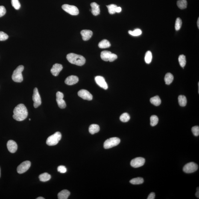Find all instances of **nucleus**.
I'll return each instance as SVG.
<instances>
[{
	"label": "nucleus",
	"mask_w": 199,
	"mask_h": 199,
	"mask_svg": "<svg viewBox=\"0 0 199 199\" xmlns=\"http://www.w3.org/2000/svg\"><path fill=\"white\" fill-rule=\"evenodd\" d=\"M197 198H199V187L197 188V191L196 193L195 194Z\"/></svg>",
	"instance_id": "nucleus-44"
},
{
	"label": "nucleus",
	"mask_w": 199,
	"mask_h": 199,
	"mask_svg": "<svg viewBox=\"0 0 199 199\" xmlns=\"http://www.w3.org/2000/svg\"><path fill=\"white\" fill-rule=\"evenodd\" d=\"M37 199H44V198L43 197H38V198H36Z\"/></svg>",
	"instance_id": "nucleus-46"
},
{
	"label": "nucleus",
	"mask_w": 199,
	"mask_h": 199,
	"mask_svg": "<svg viewBox=\"0 0 199 199\" xmlns=\"http://www.w3.org/2000/svg\"><path fill=\"white\" fill-rule=\"evenodd\" d=\"M62 69L63 66L62 65L59 63H55L53 65L51 70V72L52 75L56 77L58 75Z\"/></svg>",
	"instance_id": "nucleus-14"
},
{
	"label": "nucleus",
	"mask_w": 199,
	"mask_h": 199,
	"mask_svg": "<svg viewBox=\"0 0 199 199\" xmlns=\"http://www.w3.org/2000/svg\"><path fill=\"white\" fill-rule=\"evenodd\" d=\"M6 12L5 7L3 6H0V17L4 16Z\"/></svg>",
	"instance_id": "nucleus-40"
},
{
	"label": "nucleus",
	"mask_w": 199,
	"mask_h": 199,
	"mask_svg": "<svg viewBox=\"0 0 199 199\" xmlns=\"http://www.w3.org/2000/svg\"><path fill=\"white\" fill-rule=\"evenodd\" d=\"M191 130L194 136H198L199 135V127L198 126H194L192 127Z\"/></svg>",
	"instance_id": "nucleus-37"
},
{
	"label": "nucleus",
	"mask_w": 199,
	"mask_h": 199,
	"mask_svg": "<svg viewBox=\"0 0 199 199\" xmlns=\"http://www.w3.org/2000/svg\"><path fill=\"white\" fill-rule=\"evenodd\" d=\"M66 58L70 63L78 66H82L86 62V59L83 56L74 53L68 54Z\"/></svg>",
	"instance_id": "nucleus-2"
},
{
	"label": "nucleus",
	"mask_w": 199,
	"mask_h": 199,
	"mask_svg": "<svg viewBox=\"0 0 199 199\" xmlns=\"http://www.w3.org/2000/svg\"><path fill=\"white\" fill-rule=\"evenodd\" d=\"M117 55L113 54V53H112L110 60H109V61L112 62L114 61L115 60H116V59L117 58Z\"/></svg>",
	"instance_id": "nucleus-41"
},
{
	"label": "nucleus",
	"mask_w": 199,
	"mask_h": 199,
	"mask_svg": "<svg viewBox=\"0 0 199 199\" xmlns=\"http://www.w3.org/2000/svg\"><path fill=\"white\" fill-rule=\"evenodd\" d=\"M150 124L152 127L156 126L158 122L159 118L155 115H153L150 117Z\"/></svg>",
	"instance_id": "nucleus-30"
},
{
	"label": "nucleus",
	"mask_w": 199,
	"mask_h": 199,
	"mask_svg": "<svg viewBox=\"0 0 199 199\" xmlns=\"http://www.w3.org/2000/svg\"><path fill=\"white\" fill-rule=\"evenodd\" d=\"M145 159L142 157H138L133 159L130 162V165L134 168H138L143 166L145 164Z\"/></svg>",
	"instance_id": "nucleus-11"
},
{
	"label": "nucleus",
	"mask_w": 199,
	"mask_h": 199,
	"mask_svg": "<svg viewBox=\"0 0 199 199\" xmlns=\"http://www.w3.org/2000/svg\"><path fill=\"white\" fill-rule=\"evenodd\" d=\"M62 138L61 133L59 132H56L47 138L46 141L47 145L52 146L57 145Z\"/></svg>",
	"instance_id": "nucleus-4"
},
{
	"label": "nucleus",
	"mask_w": 199,
	"mask_h": 199,
	"mask_svg": "<svg viewBox=\"0 0 199 199\" xmlns=\"http://www.w3.org/2000/svg\"><path fill=\"white\" fill-rule=\"evenodd\" d=\"M198 169V165L194 162H190L184 167L183 171L186 173H191L196 171Z\"/></svg>",
	"instance_id": "nucleus-7"
},
{
	"label": "nucleus",
	"mask_w": 199,
	"mask_h": 199,
	"mask_svg": "<svg viewBox=\"0 0 199 199\" xmlns=\"http://www.w3.org/2000/svg\"><path fill=\"white\" fill-rule=\"evenodd\" d=\"M129 34L133 36H138L141 35L142 33V31L141 30L139 29H136L133 30V31L130 30L128 31Z\"/></svg>",
	"instance_id": "nucleus-34"
},
{
	"label": "nucleus",
	"mask_w": 199,
	"mask_h": 199,
	"mask_svg": "<svg viewBox=\"0 0 199 199\" xmlns=\"http://www.w3.org/2000/svg\"><path fill=\"white\" fill-rule=\"evenodd\" d=\"M120 139L117 137L109 138L105 141L104 144V148L106 149L111 148L116 146L120 142Z\"/></svg>",
	"instance_id": "nucleus-5"
},
{
	"label": "nucleus",
	"mask_w": 199,
	"mask_h": 199,
	"mask_svg": "<svg viewBox=\"0 0 199 199\" xmlns=\"http://www.w3.org/2000/svg\"><path fill=\"white\" fill-rule=\"evenodd\" d=\"M112 53L110 51H102L100 55L102 60L105 61H109Z\"/></svg>",
	"instance_id": "nucleus-19"
},
{
	"label": "nucleus",
	"mask_w": 199,
	"mask_h": 199,
	"mask_svg": "<svg viewBox=\"0 0 199 199\" xmlns=\"http://www.w3.org/2000/svg\"><path fill=\"white\" fill-rule=\"evenodd\" d=\"M179 63L182 67L184 68L186 65V56L184 55H181L179 57Z\"/></svg>",
	"instance_id": "nucleus-29"
},
{
	"label": "nucleus",
	"mask_w": 199,
	"mask_h": 199,
	"mask_svg": "<svg viewBox=\"0 0 199 199\" xmlns=\"http://www.w3.org/2000/svg\"><path fill=\"white\" fill-rule=\"evenodd\" d=\"M56 101L59 107L61 109H65L66 107V104L63 99L64 95L63 93L60 92H57L56 94Z\"/></svg>",
	"instance_id": "nucleus-10"
},
{
	"label": "nucleus",
	"mask_w": 199,
	"mask_h": 199,
	"mask_svg": "<svg viewBox=\"0 0 199 199\" xmlns=\"http://www.w3.org/2000/svg\"><path fill=\"white\" fill-rule=\"evenodd\" d=\"M199 18H198V21H197V26H198V28H199Z\"/></svg>",
	"instance_id": "nucleus-45"
},
{
	"label": "nucleus",
	"mask_w": 199,
	"mask_h": 199,
	"mask_svg": "<svg viewBox=\"0 0 199 199\" xmlns=\"http://www.w3.org/2000/svg\"><path fill=\"white\" fill-rule=\"evenodd\" d=\"M12 6L15 9L19 10L20 8L21 5L19 0H11Z\"/></svg>",
	"instance_id": "nucleus-35"
},
{
	"label": "nucleus",
	"mask_w": 199,
	"mask_h": 199,
	"mask_svg": "<svg viewBox=\"0 0 199 199\" xmlns=\"http://www.w3.org/2000/svg\"><path fill=\"white\" fill-rule=\"evenodd\" d=\"M89 132L91 134H94L98 133L100 130V127L98 125L93 124L91 125L89 127Z\"/></svg>",
	"instance_id": "nucleus-21"
},
{
	"label": "nucleus",
	"mask_w": 199,
	"mask_h": 199,
	"mask_svg": "<svg viewBox=\"0 0 199 199\" xmlns=\"http://www.w3.org/2000/svg\"><path fill=\"white\" fill-rule=\"evenodd\" d=\"M62 8L65 11L71 15L76 16L79 14V9L75 6L64 4L62 6Z\"/></svg>",
	"instance_id": "nucleus-6"
},
{
	"label": "nucleus",
	"mask_w": 199,
	"mask_h": 199,
	"mask_svg": "<svg viewBox=\"0 0 199 199\" xmlns=\"http://www.w3.org/2000/svg\"><path fill=\"white\" fill-rule=\"evenodd\" d=\"M178 7L181 9H184L187 8V0H179L177 3Z\"/></svg>",
	"instance_id": "nucleus-28"
},
{
	"label": "nucleus",
	"mask_w": 199,
	"mask_h": 199,
	"mask_svg": "<svg viewBox=\"0 0 199 199\" xmlns=\"http://www.w3.org/2000/svg\"><path fill=\"white\" fill-rule=\"evenodd\" d=\"M29 120L30 121V120H31V119H30H30H29Z\"/></svg>",
	"instance_id": "nucleus-48"
},
{
	"label": "nucleus",
	"mask_w": 199,
	"mask_h": 199,
	"mask_svg": "<svg viewBox=\"0 0 199 199\" xmlns=\"http://www.w3.org/2000/svg\"><path fill=\"white\" fill-rule=\"evenodd\" d=\"M0 177H1V169H0Z\"/></svg>",
	"instance_id": "nucleus-47"
},
{
	"label": "nucleus",
	"mask_w": 199,
	"mask_h": 199,
	"mask_svg": "<svg viewBox=\"0 0 199 199\" xmlns=\"http://www.w3.org/2000/svg\"><path fill=\"white\" fill-rule=\"evenodd\" d=\"M70 195V192L66 190H64L58 194V197L59 199H67Z\"/></svg>",
	"instance_id": "nucleus-20"
},
{
	"label": "nucleus",
	"mask_w": 199,
	"mask_h": 199,
	"mask_svg": "<svg viewBox=\"0 0 199 199\" xmlns=\"http://www.w3.org/2000/svg\"><path fill=\"white\" fill-rule=\"evenodd\" d=\"M155 194L154 192H152L150 194L147 199H154L155 198Z\"/></svg>",
	"instance_id": "nucleus-42"
},
{
	"label": "nucleus",
	"mask_w": 199,
	"mask_h": 199,
	"mask_svg": "<svg viewBox=\"0 0 199 199\" xmlns=\"http://www.w3.org/2000/svg\"><path fill=\"white\" fill-rule=\"evenodd\" d=\"M31 162L29 161H26L20 164L17 168L18 173L23 174L27 171L31 166Z\"/></svg>",
	"instance_id": "nucleus-9"
},
{
	"label": "nucleus",
	"mask_w": 199,
	"mask_h": 199,
	"mask_svg": "<svg viewBox=\"0 0 199 199\" xmlns=\"http://www.w3.org/2000/svg\"><path fill=\"white\" fill-rule=\"evenodd\" d=\"M13 112V118L17 121H23L28 116V111L23 104H18L15 107Z\"/></svg>",
	"instance_id": "nucleus-1"
},
{
	"label": "nucleus",
	"mask_w": 199,
	"mask_h": 199,
	"mask_svg": "<svg viewBox=\"0 0 199 199\" xmlns=\"http://www.w3.org/2000/svg\"><path fill=\"white\" fill-rule=\"evenodd\" d=\"M182 24V22L181 19L180 18H177L176 19L175 23V29L177 31H178L181 28Z\"/></svg>",
	"instance_id": "nucleus-36"
},
{
	"label": "nucleus",
	"mask_w": 199,
	"mask_h": 199,
	"mask_svg": "<svg viewBox=\"0 0 199 199\" xmlns=\"http://www.w3.org/2000/svg\"><path fill=\"white\" fill-rule=\"evenodd\" d=\"M79 80V78L77 76L71 75L67 77L65 82L68 85H72L78 82Z\"/></svg>",
	"instance_id": "nucleus-16"
},
{
	"label": "nucleus",
	"mask_w": 199,
	"mask_h": 199,
	"mask_svg": "<svg viewBox=\"0 0 199 199\" xmlns=\"http://www.w3.org/2000/svg\"><path fill=\"white\" fill-rule=\"evenodd\" d=\"M111 44L107 39H103L98 44V47L100 48H106L110 47Z\"/></svg>",
	"instance_id": "nucleus-24"
},
{
	"label": "nucleus",
	"mask_w": 199,
	"mask_h": 199,
	"mask_svg": "<svg viewBox=\"0 0 199 199\" xmlns=\"http://www.w3.org/2000/svg\"><path fill=\"white\" fill-rule=\"evenodd\" d=\"M33 100L34 101V107L37 108L42 104V100L37 88H35L33 92Z\"/></svg>",
	"instance_id": "nucleus-8"
},
{
	"label": "nucleus",
	"mask_w": 199,
	"mask_h": 199,
	"mask_svg": "<svg viewBox=\"0 0 199 199\" xmlns=\"http://www.w3.org/2000/svg\"><path fill=\"white\" fill-rule=\"evenodd\" d=\"M121 10H122V9H121V7H117L116 10H115V12L117 13H120L121 11Z\"/></svg>",
	"instance_id": "nucleus-43"
},
{
	"label": "nucleus",
	"mask_w": 199,
	"mask_h": 199,
	"mask_svg": "<svg viewBox=\"0 0 199 199\" xmlns=\"http://www.w3.org/2000/svg\"><path fill=\"white\" fill-rule=\"evenodd\" d=\"M95 80L97 84L103 89L107 90L108 88L107 83L103 77L99 76H97L95 77Z\"/></svg>",
	"instance_id": "nucleus-13"
},
{
	"label": "nucleus",
	"mask_w": 199,
	"mask_h": 199,
	"mask_svg": "<svg viewBox=\"0 0 199 199\" xmlns=\"http://www.w3.org/2000/svg\"><path fill=\"white\" fill-rule=\"evenodd\" d=\"M81 34L82 37V39L84 41H87L92 37L93 35V32L90 30H84L81 31Z\"/></svg>",
	"instance_id": "nucleus-17"
},
{
	"label": "nucleus",
	"mask_w": 199,
	"mask_h": 199,
	"mask_svg": "<svg viewBox=\"0 0 199 199\" xmlns=\"http://www.w3.org/2000/svg\"><path fill=\"white\" fill-rule=\"evenodd\" d=\"M174 79V77L172 74L168 73L165 75V84L169 85L172 82Z\"/></svg>",
	"instance_id": "nucleus-23"
},
{
	"label": "nucleus",
	"mask_w": 199,
	"mask_h": 199,
	"mask_svg": "<svg viewBox=\"0 0 199 199\" xmlns=\"http://www.w3.org/2000/svg\"><path fill=\"white\" fill-rule=\"evenodd\" d=\"M130 183L133 185L142 184L144 182V179L141 177H137L132 179L130 181Z\"/></svg>",
	"instance_id": "nucleus-26"
},
{
	"label": "nucleus",
	"mask_w": 199,
	"mask_h": 199,
	"mask_svg": "<svg viewBox=\"0 0 199 199\" xmlns=\"http://www.w3.org/2000/svg\"><path fill=\"white\" fill-rule=\"evenodd\" d=\"M78 95L80 98L84 100H92L93 95L89 91L85 89H82L79 91Z\"/></svg>",
	"instance_id": "nucleus-12"
},
{
	"label": "nucleus",
	"mask_w": 199,
	"mask_h": 199,
	"mask_svg": "<svg viewBox=\"0 0 199 199\" xmlns=\"http://www.w3.org/2000/svg\"><path fill=\"white\" fill-rule=\"evenodd\" d=\"M39 178L41 182H46L51 179V176L48 173H45L40 174L39 176Z\"/></svg>",
	"instance_id": "nucleus-25"
},
{
	"label": "nucleus",
	"mask_w": 199,
	"mask_h": 199,
	"mask_svg": "<svg viewBox=\"0 0 199 199\" xmlns=\"http://www.w3.org/2000/svg\"><path fill=\"white\" fill-rule=\"evenodd\" d=\"M91 7H92V13L93 15L94 16H98L100 14V6L96 3L93 2L91 3L90 4Z\"/></svg>",
	"instance_id": "nucleus-18"
},
{
	"label": "nucleus",
	"mask_w": 199,
	"mask_h": 199,
	"mask_svg": "<svg viewBox=\"0 0 199 199\" xmlns=\"http://www.w3.org/2000/svg\"><path fill=\"white\" fill-rule=\"evenodd\" d=\"M7 149L11 153L16 152L17 149V145L16 143L13 140H9L7 144Z\"/></svg>",
	"instance_id": "nucleus-15"
},
{
	"label": "nucleus",
	"mask_w": 199,
	"mask_h": 199,
	"mask_svg": "<svg viewBox=\"0 0 199 199\" xmlns=\"http://www.w3.org/2000/svg\"><path fill=\"white\" fill-rule=\"evenodd\" d=\"M178 101L179 105L182 107L186 106L187 103L186 97L184 95H180L178 98Z\"/></svg>",
	"instance_id": "nucleus-27"
},
{
	"label": "nucleus",
	"mask_w": 199,
	"mask_h": 199,
	"mask_svg": "<svg viewBox=\"0 0 199 199\" xmlns=\"http://www.w3.org/2000/svg\"><path fill=\"white\" fill-rule=\"evenodd\" d=\"M120 119L122 122H126L130 120V117L128 113L125 112L121 115Z\"/></svg>",
	"instance_id": "nucleus-31"
},
{
	"label": "nucleus",
	"mask_w": 199,
	"mask_h": 199,
	"mask_svg": "<svg viewBox=\"0 0 199 199\" xmlns=\"http://www.w3.org/2000/svg\"><path fill=\"white\" fill-rule=\"evenodd\" d=\"M107 7L108 9V11L110 14H114L116 12H115V10L117 6L114 4H111L110 5H107Z\"/></svg>",
	"instance_id": "nucleus-33"
},
{
	"label": "nucleus",
	"mask_w": 199,
	"mask_h": 199,
	"mask_svg": "<svg viewBox=\"0 0 199 199\" xmlns=\"http://www.w3.org/2000/svg\"><path fill=\"white\" fill-rule=\"evenodd\" d=\"M24 69L23 65L18 66L13 72L12 75V79L14 81L16 82L20 83L23 81V77L22 72Z\"/></svg>",
	"instance_id": "nucleus-3"
},
{
	"label": "nucleus",
	"mask_w": 199,
	"mask_h": 199,
	"mask_svg": "<svg viewBox=\"0 0 199 199\" xmlns=\"http://www.w3.org/2000/svg\"><path fill=\"white\" fill-rule=\"evenodd\" d=\"M150 103L155 106H159L161 103V100L158 95L153 97L150 99Z\"/></svg>",
	"instance_id": "nucleus-22"
},
{
	"label": "nucleus",
	"mask_w": 199,
	"mask_h": 199,
	"mask_svg": "<svg viewBox=\"0 0 199 199\" xmlns=\"http://www.w3.org/2000/svg\"><path fill=\"white\" fill-rule=\"evenodd\" d=\"M8 38V36L6 33L3 31H0V41H5Z\"/></svg>",
	"instance_id": "nucleus-38"
},
{
	"label": "nucleus",
	"mask_w": 199,
	"mask_h": 199,
	"mask_svg": "<svg viewBox=\"0 0 199 199\" xmlns=\"http://www.w3.org/2000/svg\"><path fill=\"white\" fill-rule=\"evenodd\" d=\"M152 59V55L151 52L150 51H147L146 53L145 57L146 63L147 64H149L151 63Z\"/></svg>",
	"instance_id": "nucleus-32"
},
{
	"label": "nucleus",
	"mask_w": 199,
	"mask_h": 199,
	"mask_svg": "<svg viewBox=\"0 0 199 199\" xmlns=\"http://www.w3.org/2000/svg\"><path fill=\"white\" fill-rule=\"evenodd\" d=\"M58 171L61 173H65L67 171V169L65 166L60 165L57 168Z\"/></svg>",
	"instance_id": "nucleus-39"
}]
</instances>
